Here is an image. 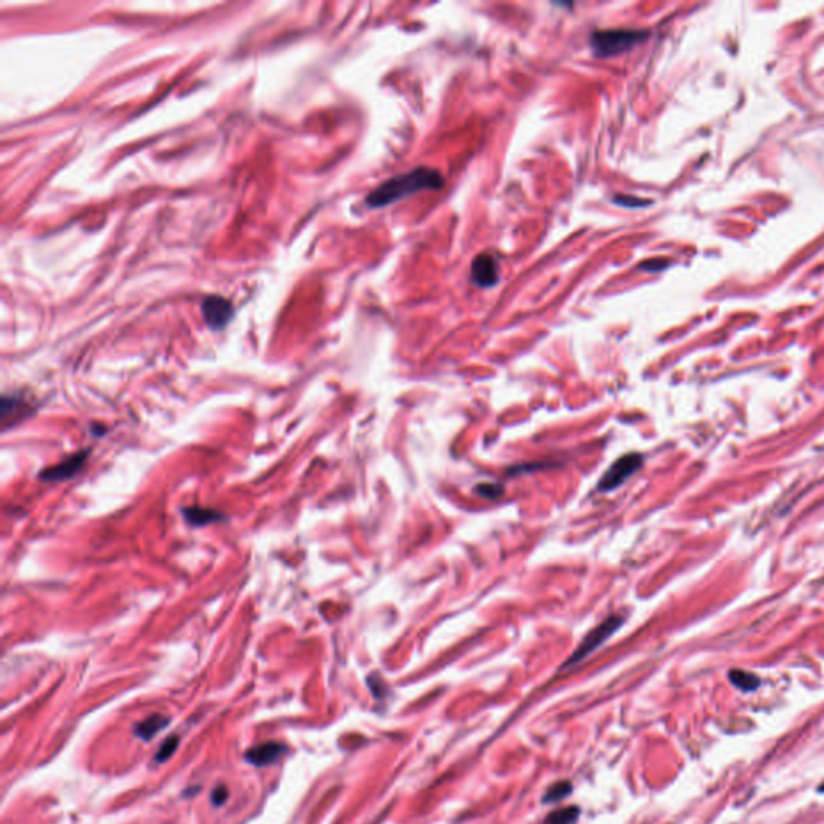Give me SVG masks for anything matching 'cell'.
<instances>
[{
    "mask_svg": "<svg viewBox=\"0 0 824 824\" xmlns=\"http://www.w3.org/2000/svg\"><path fill=\"white\" fill-rule=\"evenodd\" d=\"M443 186L444 179L441 173L437 171V169L421 166L380 184L377 189H374L366 202L371 208H383L392 203L401 202V200L411 197L414 193L423 191H439Z\"/></svg>",
    "mask_w": 824,
    "mask_h": 824,
    "instance_id": "obj_1",
    "label": "cell"
},
{
    "mask_svg": "<svg viewBox=\"0 0 824 824\" xmlns=\"http://www.w3.org/2000/svg\"><path fill=\"white\" fill-rule=\"evenodd\" d=\"M646 37L647 31L642 29H597L589 37V44L597 57L608 58L626 52Z\"/></svg>",
    "mask_w": 824,
    "mask_h": 824,
    "instance_id": "obj_2",
    "label": "cell"
},
{
    "mask_svg": "<svg viewBox=\"0 0 824 824\" xmlns=\"http://www.w3.org/2000/svg\"><path fill=\"white\" fill-rule=\"evenodd\" d=\"M642 462L644 459L641 454L638 453L625 454V456L618 457L617 461L607 468L606 473L601 477V480L597 482V488L601 489L602 493L613 491V489L622 486L628 478L633 477L634 473L641 468Z\"/></svg>",
    "mask_w": 824,
    "mask_h": 824,
    "instance_id": "obj_3",
    "label": "cell"
},
{
    "mask_svg": "<svg viewBox=\"0 0 824 824\" xmlns=\"http://www.w3.org/2000/svg\"><path fill=\"white\" fill-rule=\"evenodd\" d=\"M622 623H623L622 615H611V617H607L604 622L599 623L596 628H593V630L589 631L586 636H584L581 644L577 647V651L572 654V657L568 658L566 665L568 667V665H573V663H578L580 660H583L584 657L589 656V654H591L593 651H596L601 644L606 642L607 639L622 626Z\"/></svg>",
    "mask_w": 824,
    "mask_h": 824,
    "instance_id": "obj_4",
    "label": "cell"
},
{
    "mask_svg": "<svg viewBox=\"0 0 824 824\" xmlns=\"http://www.w3.org/2000/svg\"><path fill=\"white\" fill-rule=\"evenodd\" d=\"M203 317L207 324L214 331L227 326L232 317V304L221 297H208L202 303Z\"/></svg>",
    "mask_w": 824,
    "mask_h": 824,
    "instance_id": "obj_5",
    "label": "cell"
},
{
    "mask_svg": "<svg viewBox=\"0 0 824 824\" xmlns=\"http://www.w3.org/2000/svg\"><path fill=\"white\" fill-rule=\"evenodd\" d=\"M498 277H499V274H498L496 258L491 256V254H488V253H483V254H478V256L473 259L472 281L475 282L477 286L489 288V287L496 286Z\"/></svg>",
    "mask_w": 824,
    "mask_h": 824,
    "instance_id": "obj_6",
    "label": "cell"
},
{
    "mask_svg": "<svg viewBox=\"0 0 824 824\" xmlns=\"http://www.w3.org/2000/svg\"><path fill=\"white\" fill-rule=\"evenodd\" d=\"M87 451H81L78 454H74V456L64 459V461L58 462L57 466H52L46 468V472L42 473L41 478L42 480H47V482H62V480H68V478H71L73 475H76V473L81 471V467L84 466V462H86L87 459Z\"/></svg>",
    "mask_w": 824,
    "mask_h": 824,
    "instance_id": "obj_7",
    "label": "cell"
},
{
    "mask_svg": "<svg viewBox=\"0 0 824 824\" xmlns=\"http://www.w3.org/2000/svg\"><path fill=\"white\" fill-rule=\"evenodd\" d=\"M29 414V404L18 396H3L0 403V426L2 430L17 426Z\"/></svg>",
    "mask_w": 824,
    "mask_h": 824,
    "instance_id": "obj_8",
    "label": "cell"
},
{
    "mask_svg": "<svg viewBox=\"0 0 824 824\" xmlns=\"http://www.w3.org/2000/svg\"><path fill=\"white\" fill-rule=\"evenodd\" d=\"M283 752H286V746H283V744L266 742L249 748V751L245 753V758H247L248 763H252L254 766H268L276 762Z\"/></svg>",
    "mask_w": 824,
    "mask_h": 824,
    "instance_id": "obj_9",
    "label": "cell"
},
{
    "mask_svg": "<svg viewBox=\"0 0 824 824\" xmlns=\"http://www.w3.org/2000/svg\"><path fill=\"white\" fill-rule=\"evenodd\" d=\"M168 723H169V720L166 717L152 715V717L146 718L143 721L139 723V725H136V728H134V734H136L137 737L143 739V741H150V739H153L158 733H161L163 729L168 726Z\"/></svg>",
    "mask_w": 824,
    "mask_h": 824,
    "instance_id": "obj_10",
    "label": "cell"
},
{
    "mask_svg": "<svg viewBox=\"0 0 824 824\" xmlns=\"http://www.w3.org/2000/svg\"><path fill=\"white\" fill-rule=\"evenodd\" d=\"M184 517L187 518L189 523L195 527H203L208 523H213L221 518V514L213 511V509H202V507H189L184 511Z\"/></svg>",
    "mask_w": 824,
    "mask_h": 824,
    "instance_id": "obj_11",
    "label": "cell"
},
{
    "mask_svg": "<svg viewBox=\"0 0 824 824\" xmlns=\"http://www.w3.org/2000/svg\"><path fill=\"white\" fill-rule=\"evenodd\" d=\"M729 681H731L737 689L744 692H752L760 686V679L753 673L742 672V670H731L729 672Z\"/></svg>",
    "mask_w": 824,
    "mask_h": 824,
    "instance_id": "obj_12",
    "label": "cell"
},
{
    "mask_svg": "<svg viewBox=\"0 0 824 824\" xmlns=\"http://www.w3.org/2000/svg\"><path fill=\"white\" fill-rule=\"evenodd\" d=\"M578 816H580V808L578 807H566L561 810L552 812L546 818V824H573Z\"/></svg>",
    "mask_w": 824,
    "mask_h": 824,
    "instance_id": "obj_13",
    "label": "cell"
},
{
    "mask_svg": "<svg viewBox=\"0 0 824 824\" xmlns=\"http://www.w3.org/2000/svg\"><path fill=\"white\" fill-rule=\"evenodd\" d=\"M177 746H179V736L176 734H173V736H169L166 741L161 744V747L158 748L157 755H155V760L158 763H164L166 760H169L174 755V752L177 751Z\"/></svg>",
    "mask_w": 824,
    "mask_h": 824,
    "instance_id": "obj_14",
    "label": "cell"
},
{
    "mask_svg": "<svg viewBox=\"0 0 824 824\" xmlns=\"http://www.w3.org/2000/svg\"><path fill=\"white\" fill-rule=\"evenodd\" d=\"M570 792H572L570 782H567V781L557 782V784H554V786L546 792V796H544V802H557V800H561V798L567 797Z\"/></svg>",
    "mask_w": 824,
    "mask_h": 824,
    "instance_id": "obj_15",
    "label": "cell"
},
{
    "mask_svg": "<svg viewBox=\"0 0 824 824\" xmlns=\"http://www.w3.org/2000/svg\"><path fill=\"white\" fill-rule=\"evenodd\" d=\"M477 493L489 499H496L504 493V488L501 485H496V483H483V485L477 486Z\"/></svg>",
    "mask_w": 824,
    "mask_h": 824,
    "instance_id": "obj_16",
    "label": "cell"
},
{
    "mask_svg": "<svg viewBox=\"0 0 824 824\" xmlns=\"http://www.w3.org/2000/svg\"><path fill=\"white\" fill-rule=\"evenodd\" d=\"M227 796H229L227 789L224 787V786H219V787L214 789L213 794H211V802H213L214 805H216V807H218V805H222V803L226 802Z\"/></svg>",
    "mask_w": 824,
    "mask_h": 824,
    "instance_id": "obj_17",
    "label": "cell"
},
{
    "mask_svg": "<svg viewBox=\"0 0 824 824\" xmlns=\"http://www.w3.org/2000/svg\"><path fill=\"white\" fill-rule=\"evenodd\" d=\"M615 202L623 204V207H638V204L642 203L639 198L626 197V195H622V197H615Z\"/></svg>",
    "mask_w": 824,
    "mask_h": 824,
    "instance_id": "obj_18",
    "label": "cell"
},
{
    "mask_svg": "<svg viewBox=\"0 0 824 824\" xmlns=\"http://www.w3.org/2000/svg\"><path fill=\"white\" fill-rule=\"evenodd\" d=\"M820 792H824V782H823V784H821V787H820Z\"/></svg>",
    "mask_w": 824,
    "mask_h": 824,
    "instance_id": "obj_19",
    "label": "cell"
}]
</instances>
